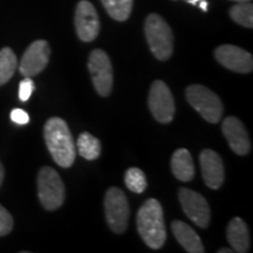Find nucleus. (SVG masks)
<instances>
[{"label": "nucleus", "mask_w": 253, "mask_h": 253, "mask_svg": "<svg viewBox=\"0 0 253 253\" xmlns=\"http://www.w3.org/2000/svg\"><path fill=\"white\" fill-rule=\"evenodd\" d=\"M221 129L233 153L239 156H245L250 153L251 140L242 121H239L235 116H230L224 120Z\"/></svg>", "instance_id": "13"}, {"label": "nucleus", "mask_w": 253, "mask_h": 253, "mask_svg": "<svg viewBox=\"0 0 253 253\" xmlns=\"http://www.w3.org/2000/svg\"><path fill=\"white\" fill-rule=\"evenodd\" d=\"M34 88H36V86H34L33 80L31 78H25L19 84V99L23 102H26L31 97L32 93H33Z\"/></svg>", "instance_id": "24"}, {"label": "nucleus", "mask_w": 253, "mask_h": 253, "mask_svg": "<svg viewBox=\"0 0 253 253\" xmlns=\"http://www.w3.org/2000/svg\"><path fill=\"white\" fill-rule=\"evenodd\" d=\"M88 69L97 94L103 97L109 96L113 90L114 75L108 54L102 49H94L88 60Z\"/></svg>", "instance_id": "7"}, {"label": "nucleus", "mask_w": 253, "mask_h": 253, "mask_svg": "<svg viewBox=\"0 0 253 253\" xmlns=\"http://www.w3.org/2000/svg\"><path fill=\"white\" fill-rule=\"evenodd\" d=\"M198 4H199V7L203 9L204 12L208 11V2H207V0H201V1H199Z\"/></svg>", "instance_id": "27"}, {"label": "nucleus", "mask_w": 253, "mask_h": 253, "mask_svg": "<svg viewBox=\"0 0 253 253\" xmlns=\"http://www.w3.org/2000/svg\"><path fill=\"white\" fill-rule=\"evenodd\" d=\"M230 17L242 26L253 27V6L250 2H239L230 8Z\"/></svg>", "instance_id": "21"}, {"label": "nucleus", "mask_w": 253, "mask_h": 253, "mask_svg": "<svg viewBox=\"0 0 253 253\" xmlns=\"http://www.w3.org/2000/svg\"><path fill=\"white\" fill-rule=\"evenodd\" d=\"M148 104L156 121L160 123L172 121L175 115V101L169 87L163 81L156 80L151 84Z\"/></svg>", "instance_id": "8"}, {"label": "nucleus", "mask_w": 253, "mask_h": 253, "mask_svg": "<svg viewBox=\"0 0 253 253\" xmlns=\"http://www.w3.org/2000/svg\"><path fill=\"white\" fill-rule=\"evenodd\" d=\"M186 1L189 2V4H192V5H196V4H198L199 1H201V0H186Z\"/></svg>", "instance_id": "29"}, {"label": "nucleus", "mask_w": 253, "mask_h": 253, "mask_svg": "<svg viewBox=\"0 0 253 253\" xmlns=\"http://www.w3.org/2000/svg\"><path fill=\"white\" fill-rule=\"evenodd\" d=\"M226 237L235 252L246 253L250 250L249 229L242 218L236 217L230 220L226 229Z\"/></svg>", "instance_id": "16"}, {"label": "nucleus", "mask_w": 253, "mask_h": 253, "mask_svg": "<svg viewBox=\"0 0 253 253\" xmlns=\"http://www.w3.org/2000/svg\"><path fill=\"white\" fill-rule=\"evenodd\" d=\"M199 162L205 184L210 189H219L225 179V170L219 155L211 149H205L199 155Z\"/></svg>", "instance_id": "14"}, {"label": "nucleus", "mask_w": 253, "mask_h": 253, "mask_svg": "<svg viewBox=\"0 0 253 253\" xmlns=\"http://www.w3.org/2000/svg\"><path fill=\"white\" fill-rule=\"evenodd\" d=\"M137 230L143 242L150 249L158 250L167 240L163 208L155 198H149L137 213Z\"/></svg>", "instance_id": "2"}, {"label": "nucleus", "mask_w": 253, "mask_h": 253, "mask_svg": "<svg viewBox=\"0 0 253 253\" xmlns=\"http://www.w3.org/2000/svg\"><path fill=\"white\" fill-rule=\"evenodd\" d=\"M113 19L118 21H126L130 17L134 0H101Z\"/></svg>", "instance_id": "20"}, {"label": "nucleus", "mask_w": 253, "mask_h": 253, "mask_svg": "<svg viewBox=\"0 0 253 253\" xmlns=\"http://www.w3.org/2000/svg\"><path fill=\"white\" fill-rule=\"evenodd\" d=\"M38 197L47 211H54L65 202L66 190L61 177L53 168H41L38 175Z\"/></svg>", "instance_id": "4"}, {"label": "nucleus", "mask_w": 253, "mask_h": 253, "mask_svg": "<svg viewBox=\"0 0 253 253\" xmlns=\"http://www.w3.org/2000/svg\"><path fill=\"white\" fill-rule=\"evenodd\" d=\"M145 38L150 50L160 61H167L173 52V34L167 21L156 13H151L145 19Z\"/></svg>", "instance_id": "3"}, {"label": "nucleus", "mask_w": 253, "mask_h": 253, "mask_svg": "<svg viewBox=\"0 0 253 253\" xmlns=\"http://www.w3.org/2000/svg\"><path fill=\"white\" fill-rule=\"evenodd\" d=\"M4 177H5V170H4V167H2L1 162H0V185L2 184V181H4Z\"/></svg>", "instance_id": "26"}, {"label": "nucleus", "mask_w": 253, "mask_h": 253, "mask_svg": "<svg viewBox=\"0 0 253 253\" xmlns=\"http://www.w3.org/2000/svg\"><path fill=\"white\" fill-rule=\"evenodd\" d=\"M50 47L45 40L32 42L21 58L19 71L25 78H33L39 74L48 65Z\"/></svg>", "instance_id": "10"}, {"label": "nucleus", "mask_w": 253, "mask_h": 253, "mask_svg": "<svg viewBox=\"0 0 253 253\" xmlns=\"http://www.w3.org/2000/svg\"><path fill=\"white\" fill-rule=\"evenodd\" d=\"M104 212L110 230L115 233H123L128 226L130 208L125 192L119 188H110L104 197Z\"/></svg>", "instance_id": "6"}, {"label": "nucleus", "mask_w": 253, "mask_h": 253, "mask_svg": "<svg viewBox=\"0 0 253 253\" xmlns=\"http://www.w3.org/2000/svg\"><path fill=\"white\" fill-rule=\"evenodd\" d=\"M171 170L177 179L190 182L195 177V164L189 150L181 148L173 153L171 157Z\"/></svg>", "instance_id": "17"}, {"label": "nucleus", "mask_w": 253, "mask_h": 253, "mask_svg": "<svg viewBox=\"0 0 253 253\" xmlns=\"http://www.w3.org/2000/svg\"><path fill=\"white\" fill-rule=\"evenodd\" d=\"M17 67L18 60L13 50L9 47H5L0 50V86L11 80Z\"/></svg>", "instance_id": "19"}, {"label": "nucleus", "mask_w": 253, "mask_h": 253, "mask_svg": "<svg viewBox=\"0 0 253 253\" xmlns=\"http://www.w3.org/2000/svg\"><path fill=\"white\" fill-rule=\"evenodd\" d=\"M186 100L192 108L201 114L205 121L217 123L223 116V103L217 94L202 84H192L186 88Z\"/></svg>", "instance_id": "5"}, {"label": "nucleus", "mask_w": 253, "mask_h": 253, "mask_svg": "<svg viewBox=\"0 0 253 253\" xmlns=\"http://www.w3.org/2000/svg\"><path fill=\"white\" fill-rule=\"evenodd\" d=\"M232 252H235V251H233V250H231V249H226V248L220 249L219 251H218V253H232Z\"/></svg>", "instance_id": "28"}, {"label": "nucleus", "mask_w": 253, "mask_h": 253, "mask_svg": "<svg viewBox=\"0 0 253 253\" xmlns=\"http://www.w3.org/2000/svg\"><path fill=\"white\" fill-rule=\"evenodd\" d=\"M231 1H236V2H248V1H251V0H231Z\"/></svg>", "instance_id": "30"}, {"label": "nucleus", "mask_w": 253, "mask_h": 253, "mask_svg": "<svg viewBox=\"0 0 253 253\" xmlns=\"http://www.w3.org/2000/svg\"><path fill=\"white\" fill-rule=\"evenodd\" d=\"M75 147H77V150L80 154V156L86 158L88 161L96 160L101 154L100 141L89 132H82L78 137Z\"/></svg>", "instance_id": "18"}, {"label": "nucleus", "mask_w": 253, "mask_h": 253, "mask_svg": "<svg viewBox=\"0 0 253 253\" xmlns=\"http://www.w3.org/2000/svg\"><path fill=\"white\" fill-rule=\"evenodd\" d=\"M47 149L58 166L69 168L77 157V147L67 123L60 118H50L43 128Z\"/></svg>", "instance_id": "1"}, {"label": "nucleus", "mask_w": 253, "mask_h": 253, "mask_svg": "<svg viewBox=\"0 0 253 253\" xmlns=\"http://www.w3.org/2000/svg\"><path fill=\"white\" fill-rule=\"evenodd\" d=\"M13 229V218L11 213L0 204V237L8 235Z\"/></svg>", "instance_id": "23"}, {"label": "nucleus", "mask_w": 253, "mask_h": 253, "mask_svg": "<svg viewBox=\"0 0 253 253\" xmlns=\"http://www.w3.org/2000/svg\"><path fill=\"white\" fill-rule=\"evenodd\" d=\"M11 120L14 123H17V125L23 126V125H27V123L30 122V116H28V114L25 112V110L15 108L12 110L11 113Z\"/></svg>", "instance_id": "25"}, {"label": "nucleus", "mask_w": 253, "mask_h": 253, "mask_svg": "<svg viewBox=\"0 0 253 253\" xmlns=\"http://www.w3.org/2000/svg\"><path fill=\"white\" fill-rule=\"evenodd\" d=\"M178 198L186 216L197 226L207 229L211 219V211L207 199L198 192L186 188L178 190Z\"/></svg>", "instance_id": "9"}, {"label": "nucleus", "mask_w": 253, "mask_h": 253, "mask_svg": "<svg viewBox=\"0 0 253 253\" xmlns=\"http://www.w3.org/2000/svg\"><path fill=\"white\" fill-rule=\"evenodd\" d=\"M125 183L126 188L130 190L131 192L136 194H142L147 189V177L145 173L138 168H130L126 171L125 175Z\"/></svg>", "instance_id": "22"}, {"label": "nucleus", "mask_w": 253, "mask_h": 253, "mask_svg": "<svg viewBox=\"0 0 253 253\" xmlns=\"http://www.w3.org/2000/svg\"><path fill=\"white\" fill-rule=\"evenodd\" d=\"M171 230L175 235L176 239L183 246L186 252L190 253H203L204 246L202 244V240L196 233L192 227L181 220H173L171 224Z\"/></svg>", "instance_id": "15"}, {"label": "nucleus", "mask_w": 253, "mask_h": 253, "mask_svg": "<svg viewBox=\"0 0 253 253\" xmlns=\"http://www.w3.org/2000/svg\"><path fill=\"white\" fill-rule=\"evenodd\" d=\"M214 56L221 66L237 73H251L253 58L249 52L233 45H221L214 50Z\"/></svg>", "instance_id": "12"}, {"label": "nucleus", "mask_w": 253, "mask_h": 253, "mask_svg": "<svg viewBox=\"0 0 253 253\" xmlns=\"http://www.w3.org/2000/svg\"><path fill=\"white\" fill-rule=\"evenodd\" d=\"M75 28L79 39L90 42L100 32V20L94 5L88 0H81L75 11Z\"/></svg>", "instance_id": "11"}]
</instances>
